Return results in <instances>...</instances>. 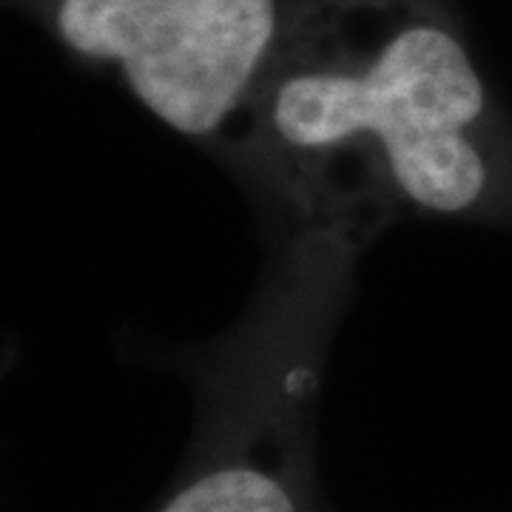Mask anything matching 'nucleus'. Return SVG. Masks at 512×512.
<instances>
[{
  "label": "nucleus",
  "instance_id": "obj_1",
  "mask_svg": "<svg viewBox=\"0 0 512 512\" xmlns=\"http://www.w3.org/2000/svg\"><path fill=\"white\" fill-rule=\"evenodd\" d=\"M490 92L447 0H296L242 114L293 208L345 239L490 197Z\"/></svg>",
  "mask_w": 512,
  "mask_h": 512
},
{
  "label": "nucleus",
  "instance_id": "obj_2",
  "mask_svg": "<svg viewBox=\"0 0 512 512\" xmlns=\"http://www.w3.org/2000/svg\"><path fill=\"white\" fill-rule=\"evenodd\" d=\"M191 140L237 126L296 0H9Z\"/></svg>",
  "mask_w": 512,
  "mask_h": 512
},
{
  "label": "nucleus",
  "instance_id": "obj_3",
  "mask_svg": "<svg viewBox=\"0 0 512 512\" xmlns=\"http://www.w3.org/2000/svg\"><path fill=\"white\" fill-rule=\"evenodd\" d=\"M160 512H299V504L274 473L228 464L191 481Z\"/></svg>",
  "mask_w": 512,
  "mask_h": 512
}]
</instances>
